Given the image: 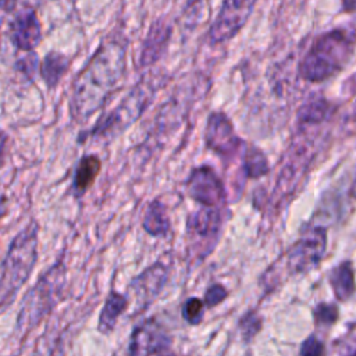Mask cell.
<instances>
[{
	"mask_svg": "<svg viewBox=\"0 0 356 356\" xmlns=\"http://www.w3.org/2000/svg\"><path fill=\"white\" fill-rule=\"evenodd\" d=\"M339 352L342 353H352L356 355V325L350 327L349 332L345 335V338L341 341Z\"/></svg>",
	"mask_w": 356,
	"mask_h": 356,
	"instance_id": "83f0119b",
	"label": "cell"
},
{
	"mask_svg": "<svg viewBox=\"0 0 356 356\" xmlns=\"http://www.w3.org/2000/svg\"><path fill=\"white\" fill-rule=\"evenodd\" d=\"M8 38L11 44L21 51H33L42 40V26L32 7H22L8 22Z\"/></svg>",
	"mask_w": 356,
	"mask_h": 356,
	"instance_id": "4fadbf2b",
	"label": "cell"
},
{
	"mask_svg": "<svg viewBox=\"0 0 356 356\" xmlns=\"http://www.w3.org/2000/svg\"><path fill=\"white\" fill-rule=\"evenodd\" d=\"M154 90L156 89L150 83H146L145 81L139 82L122 99V102H120L111 111L99 118L90 129L81 132L78 140H113L140 117V114L152 102Z\"/></svg>",
	"mask_w": 356,
	"mask_h": 356,
	"instance_id": "5b68a950",
	"label": "cell"
},
{
	"mask_svg": "<svg viewBox=\"0 0 356 356\" xmlns=\"http://www.w3.org/2000/svg\"><path fill=\"white\" fill-rule=\"evenodd\" d=\"M68 67H70L68 57L60 51L51 50L44 56L39 67V72L46 86L49 89H54L60 83L65 72L68 71Z\"/></svg>",
	"mask_w": 356,
	"mask_h": 356,
	"instance_id": "ac0fdd59",
	"label": "cell"
},
{
	"mask_svg": "<svg viewBox=\"0 0 356 356\" xmlns=\"http://www.w3.org/2000/svg\"><path fill=\"white\" fill-rule=\"evenodd\" d=\"M102 170V160L97 154H83L74 171L72 184H71V193L75 199H79L86 195V192L95 184L99 172Z\"/></svg>",
	"mask_w": 356,
	"mask_h": 356,
	"instance_id": "9a60e30c",
	"label": "cell"
},
{
	"mask_svg": "<svg viewBox=\"0 0 356 356\" xmlns=\"http://www.w3.org/2000/svg\"><path fill=\"white\" fill-rule=\"evenodd\" d=\"M204 145L221 160L228 161L246 150V143L235 134L231 118L224 111H211L204 127Z\"/></svg>",
	"mask_w": 356,
	"mask_h": 356,
	"instance_id": "ba28073f",
	"label": "cell"
},
{
	"mask_svg": "<svg viewBox=\"0 0 356 356\" xmlns=\"http://www.w3.org/2000/svg\"><path fill=\"white\" fill-rule=\"evenodd\" d=\"M323 352H324V346H323V343L314 335H312L307 339H305L302 346H300V350H299V353L303 355V356L321 355Z\"/></svg>",
	"mask_w": 356,
	"mask_h": 356,
	"instance_id": "4316f807",
	"label": "cell"
},
{
	"mask_svg": "<svg viewBox=\"0 0 356 356\" xmlns=\"http://www.w3.org/2000/svg\"><path fill=\"white\" fill-rule=\"evenodd\" d=\"M353 36L343 29H332L318 36L300 61L299 74L309 82H321L343 68L353 50Z\"/></svg>",
	"mask_w": 356,
	"mask_h": 356,
	"instance_id": "3957f363",
	"label": "cell"
},
{
	"mask_svg": "<svg viewBox=\"0 0 356 356\" xmlns=\"http://www.w3.org/2000/svg\"><path fill=\"white\" fill-rule=\"evenodd\" d=\"M172 337L163 323L149 317L138 324L129 337V355H164L170 353Z\"/></svg>",
	"mask_w": 356,
	"mask_h": 356,
	"instance_id": "8fae6325",
	"label": "cell"
},
{
	"mask_svg": "<svg viewBox=\"0 0 356 356\" xmlns=\"http://www.w3.org/2000/svg\"><path fill=\"white\" fill-rule=\"evenodd\" d=\"M327 249V234L323 227H312L288 249L286 254L277 260L284 264L288 274H303L314 268Z\"/></svg>",
	"mask_w": 356,
	"mask_h": 356,
	"instance_id": "52a82bcc",
	"label": "cell"
},
{
	"mask_svg": "<svg viewBox=\"0 0 356 356\" xmlns=\"http://www.w3.org/2000/svg\"><path fill=\"white\" fill-rule=\"evenodd\" d=\"M228 295H229V292L225 288V285H222L220 282H214L206 289L203 300H204L207 309H213V307L218 306L220 303H222L228 298Z\"/></svg>",
	"mask_w": 356,
	"mask_h": 356,
	"instance_id": "cb8c5ba5",
	"label": "cell"
},
{
	"mask_svg": "<svg viewBox=\"0 0 356 356\" xmlns=\"http://www.w3.org/2000/svg\"><path fill=\"white\" fill-rule=\"evenodd\" d=\"M171 31V26L164 19H157L153 22V25L149 28V32L143 40L139 53L140 67H150L161 58V56L167 50Z\"/></svg>",
	"mask_w": 356,
	"mask_h": 356,
	"instance_id": "5bb4252c",
	"label": "cell"
},
{
	"mask_svg": "<svg viewBox=\"0 0 356 356\" xmlns=\"http://www.w3.org/2000/svg\"><path fill=\"white\" fill-rule=\"evenodd\" d=\"M38 246L39 225L32 220L11 239L1 261L0 310L3 313L29 280L38 261Z\"/></svg>",
	"mask_w": 356,
	"mask_h": 356,
	"instance_id": "7a4b0ae2",
	"label": "cell"
},
{
	"mask_svg": "<svg viewBox=\"0 0 356 356\" xmlns=\"http://www.w3.org/2000/svg\"><path fill=\"white\" fill-rule=\"evenodd\" d=\"M314 321L317 325H330L334 324L338 318V310L334 305L320 303L313 312Z\"/></svg>",
	"mask_w": 356,
	"mask_h": 356,
	"instance_id": "d4e9b609",
	"label": "cell"
},
{
	"mask_svg": "<svg viewBox=\"0 0 356 356\" xmlns=\"http://www.w3.org/2000/svg\"><path fill=\"white\" fill-rule=\"evenodd\" d=\"M142 227L150 236L165 238L171 229V220L168 216V209L160 199L152 200L143 214Z\"/></svg>",
	"mask_w": 356,
	"mask_h": 356,
	"instance_id": "e0dca14e",
	"label": "cell"
},
{
	"mask_svg": "<svg viewBox=\"0 0 356 356\" xmlns=\"http://www.w3.org/2000/svg\"><path fill=\"white\" fill-rule=\"evenodd\" d=\"M330 284L339 300H346L355 291V278L352 266L348 261L338 264L330 274Z\"/></svg>",
	"mask_w": 356,
	"mask_h": 356,
	"instance_id": "d6986e66",
	"label": "cell"
},
{
	"mask_svg": "<svg viewBox=\"0 0 356 356\" xmlns=\"http://www.w3.org/2000/svg\"><path fill=\"white\" fill-rule=\"evenodd\" d=\"M128 306L129 299L127 295L110 291L99 314L97 331L103 335H110L114 331L120 316L128 309Z\"/></svg>",
	"mask_w": 356,
	"mask_h": 356,
	"instance_id": "2e32d148",
	"label": "cell"
},
{
	"mask_svg": "<svg viewBox=\"0 0 356 356\" xmlns=\"http://www.w3.org/2000/svg\"><path fill=\"white\" fill-rule=\"evenodd\" d=\"M168 266L156 261L131 281L128 291L135 300V314L145 312L159 298L168 281Z\"/></svg>",
	"mask_w": 356,
	"mask_h": 356,
	"instance_id": "7c38bea8",
	"label": "cell"
},
{
	"mask_svg": "<svg viewBox=\"0 0 356 356\" xmlns=\"http://www.w3.org/2000/svg\"><path fill=\"white\" fill-rule=\"evenodd\" d=\"M204 309H206V303L203 299L197 296H191L184 302L181 307V314H182V318L189 325H199L204 318Z\"/></svg>",
	"mask_w": 356,
	"mask_h": 356,
	"instance_id": "7402d4cb",
	"label": "cell"
},
{
	"mask_svg": "<svg viewBox=\"0 0 356 356\" xmlns=\"http://www.w3.org/2000/svg\"><path fill=\"white\" fill-rule=\"evenodd\" d=\"M188 196L203 206L227 207L228 193L216 170L207 164L195 167L185 182Z\"/></svg>",
	"mask_w": 356,
	"mask_h": 356,
	"instance_id": "30bf717a",
	"label": "cell"
},
{
	"mask_svg": "<svg viewBox=\"0 0 356 356\" xmlns=\"http://www.w3.org/2000/svg\"><path fill=\"white\" fill-rule=\"evenodd\" d=\"M263 328V318L256 310H249L238 321V330L242 339L249 343Z\"/></svg>",
	"mask_w": 356,
	"mask_h": 356,
	"instance_id": "44dd1931",
	"label": "cell"
},
{
	"mask_svg": "<svg viewBox=\"0 0 356 356\" xmlns=\"http://www.w3.org/2000/svg\"><path fill=\"white\" fill-rule=\"evenodd\" d=\"M259 0H224L210 29L209 42L220 44L239 33L249 21Z\"/></svg>",
	"mask_w": 356,
	"mask_h": 356,
	"instance_id": "9c48e42d",
	"label": "cell"
},
{
	"mask_svg": "<svg viewBox=\"0 0 356 356\" xmlns=\"http://www.w3.org/2000/svg\"><path fill=\"white\" fill-rule=\"evenodd\" d=\"M125 68V44L114 39L103 42L72 81L70 95L71 117L83 124L102 110L110 95L120 85Z\"/></svg>",
	"mask_w": 356,
	"mask_h": 356,
	"instance_id": "6da1fadb",
	"label": "cell"
},
{
	"mask_svg": "<svg viewBox=\"0 0 356 356\" xmlns=\"http://www.w3.org/2000/svg\"><path fill=\"white\" fill-rule=\"evenodd\" d=\"M242 170L245 178L254 179L266 175L270 171V164L266 154L257 146H246L242 154Z\"/></svg>",
	"mask_w": 356,
	"mask_h": 356,
	"instance_id": "ffe728a7",
	"label": "cell"
},
{
	"mask_svg": "<svg viewBox=\"0 0 356 356\" xmlns=\"http://www.w3.org/2000/svg\"><path fill=\"white\" fill-rule=\"evenodd\" d=\"M65 281L63 260L54 263L25 293L15 321V332L25 335L56 307Z\"/></svg>",
	"mask_w": 356,
	"mask_h": 356,
	"instance_id": "277c9868",
	"label": "cell"
},
{
	"mask_svg": "<svg viewBox=\"0 0 356 356\" xmlns=\"http://www.w3.org/2000/svg\"><path fill=\"white\" fill-rule=\"evenodd\" d=\"M186 217V236L189 252L197 260L206 259L221 239L228 207L203 206Z\"/></svg>",
	"mask_w": 356,
	"mask_h": 356,
	"instance_id": "8992f818",
	"label": "cell"
},
{
	"mask_svg": "<svg viewBox=\"0 0 356 356\" xmlns=\"http://www.w3.org/2000/svg\"><path fill=\"white\" fill-rule=\"evenodd\" d=\"M15 70L18 72H21L25 78L28 79H32L38 71V67H39V60H38V56L35 51H28L26 56H24L22 58L17 60L15 63Z\"/></svg>",
	"mask_w": 356,
	"mask_h": 356,
	"instance_id": "484cf974",
	"label": "cell"
},
{
	"mask_svg": "<svg viewBox=\"0 0 356 356\" xmlns=\"http://www.w3.org/2000/svg\"><path fill=\"white\" fill-rule=\"evenodd\" d=\"M325 110H327V104L323 100H314V102L306 103L305 106L300 107L298 113L299 125L320 122L325 115Z\"/></svg>",
	"mask_w": 356,
	"mask_h": 356,
	"instance_id": "603a6c76",
	"label": "cell"
}]
</instances>
